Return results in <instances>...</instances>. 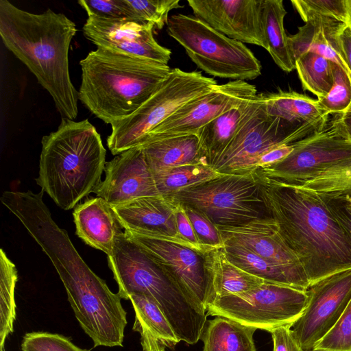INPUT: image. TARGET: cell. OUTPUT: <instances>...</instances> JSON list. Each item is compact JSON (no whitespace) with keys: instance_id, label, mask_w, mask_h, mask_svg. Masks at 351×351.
Segmentation results:
<instances>
[{"instance_id":"32","label":"cell","mask_w":351,"mask_h":351,"mask_svg":"<svg viewBox=\"0 0 351 351\" xmlns=\"http://www.w3.org/2000/svg\"><path fill=\"white\" fill-rule=\"evenodd\" d=\"M223 174L204 165L179 166L153 173L157 189L165 197Z\"/></svg>"},{"instance_id":"6","label":"cell","mask_w":351,"mask_h":351,"mask_svg":"<svg viewBox=\"0 0 351 351\" xmlns=\"http://www.w3.org/2000/svg\"><path fill=\"white\" fill-rule=\"evenodd\" d=\"M81 328L94 346H122L128 324L121 297L88 266L72 244L49 256Z\"/></svg>"},{"instance_id":"9","label":"cell","mask_w":351,"mask_h":351,"mask_svg":"<svg viewBox=\"0 0 351 351\" xmlns=\"http://www.w3.org/2000/svg\"><path fill=\"white\" fill-rule=\"evenodd\" d=\"M201 72L171 69L169 76L133 114L112 123L107 146L113 155H119L140 146L146 135L178 108L217 85Z\"/></svg>"},{"instance_id":"28","label":"cell","mask_w":351,"mask_h":351,"mask_svg":"<svg viewBox=\"0 0 351 351\" xmlns=\"http://www.w3.org/2000/svg\"><path fill=\"white\" fill-rule=\"evenodd\" d=\"M257 329L217 316L206 322L200 339L203 351H256L253 335Z\"/></svg>"},{"instance_id":"39","label":"cell","mask_w":351,"mask_h":351,"mask_svg":"<svg viewBox=\"0 0 351 351\" xmlns=\"http://www.w3.org/2000/svg\"><path fill=\"white\" fill-rule=\"evenodd\" d=\"M22 351H90L75 346L71 341L59 334L47 332L26 333L21 343Z\"/></svg>"},{"instance_id":"34","label":"cell","mask_w":351,"mask_h":351,"mask_svg":"<svg viewBox=\"0 0 351 351\" xmlns=\"http://www.w3.org/2000/svg\"><path fill=\"white\" fill-rule=\"evenodd\" d=\"M288 42L293 60L298 59L306 52H313L338 64L348 75L351 80V72L342 58L330 44L322 29L309 23L299 27L293 35L288 36Z\"/></svg>"},{"instance_id":"22","label":"cell","mask_w":351,"mask_h":351,"mask_svg":"<svg viewBox=\"0 0 351 351\" xmlns=\"http://www.w3.org/2000/svg\"><path fill=\"white\" fill-rule=\"evenodd\" d=\"M263 99V94L247 97L199 131L197 135L210 167L245 121L260 107Z\"/></svg>"},{"instance_id":"43","label":"cell","mask_w":351,"mask_h":351,"mask_svg":"<svg viewBox=\"0 0 351 351\" xmlns=\"http://www.w3.org/2000/svg\"><path fill=\"white\" fill-rule=\"evenodd\" d=\"M323 198L351 243V206L347 202L340 199Z\"/></svg>"},{"instance_id":"19","label":"cell","mask_w":351,"mask_h":351,"mask_svg":"<svg viewBox=\"0 0 351 351\" xmlns=\"http://www.w3.org/2000/svg\"><path fill=\"white\" fill-rule=\"evenodd\" d=\"M178 204L172 197L160 195L138 198L111 208L120 226L125 231L149 237L162 235L171 237L179 244L198 252L178 232L176 221Z\"/></svg>"},{"instance_id":"4","label":"cell","mask_w":351,"mask_h":351,"mask_svg":"<svg viewBox=\"0 0 351 351\" xmlns=\"http://www.w3.org/2000/svg\"><path fill=\"white\" fill-rule=\"evenodd\" d=\"M41 144L37 184L62 209L76 207L102 181L106 150L99 133L88 119L62 118Z\"/></svg>"},{"instance_id":"40","label":"cell","mask_w":351,"mask_h":351,"mask_svg":"<svg viewBox=\"0 0 351 351\" xmlns=\"http://www.w3.org/2000/svg\"><path fill=\"white\" fill-rule=\"evenodd\" d=\"M182 206L202 245L210 248L223 246V239L216 225L202 212L186 205Z\"/></svg>"},{"instance_id":"42","label":"cell","mask_w":351,"mask_h":351,"mask_svg":"<svg viewBox=\"0 0 351 351\" xmlns=\"http://www.w3.org/2000/svg\"><path fill=\"white\" fill-rule=\"evenodd\" d=\"M178 203L176 211V221L179 235L185 241L192 244L199 253L205 255L208 252L214 248L204 246L199 243L182 204L178 202Z\"/></svg>"},{"instance_id":"15","label":"cell","mask_w":351,"mask_h":351,"mask_svg":"<svg viewBox=\"0 0 351 351\" xmlns=\"http://www.w3.org/2000/svg\"><path fill=\"white\" fill-rule=\"evenodd\" d=\"M138 245L204 313L211 302L204 256L172 240L152 238L125 231Z\"/></svg>"},{"instance_id":"46","label":"cell","mask_w":351,"mask_h":351,"mask_svg":"<svg viewBox=\"0 0 351 351\" xmlns=\"http://www.w3.org/2000/svg\"><path fill=\"white\" fill-rule=\"evenodd\" d=\"M274 351H300L294 341L289 327H281L271 332Z\"/></svg>"},{"instance_id":"29","label":"cell","mask_w":351,"mask_h":351,"mask_svg":"<svg viewBox=\"0 0 351 351\" xmlns=\"http://www.w3.org/2000/svg\"><path fill=\"white\" fill-rule=\"evenodd\" d=\"M286 14L282 0H263V18L267 51L277 66L289 73L295 65L284 27Z\"/></svg>"},{"instance_id":"25","label":"cell","mask_w":351,"mask_h":351,"mask_svg":"<svg viewBox=\"0 0 351 351\" xmlns=\"http://www.w3.org/2000/svg\"><path fill=\"white\" fill-rule=\"evenodd\" d=\"M140 146L153 173L183 165H210L195 134L156 140Z\"/></svg>"},{"instance_id":"35","label":"cell","mask_w":351,"mask_h":351,"mask_svg":"<svg viewBox=\"0 0 351 351\" xmlns=\"http://www.w3.org/2000/svg\"><path fill=\"white\" fill-rule=\"evenodd\" d=\"M18 280L16 265L3 249L0 250V349L13 332L16 319L15 287Z\"/></svg>"},{"instance_id":"10","label":"cell","mask_w":351,"mask_h":351,"mask_svg":"<svg viewBox=\"0 0 351 351\" xmlns=\"http://www.w3.org/2000/svg\"><path fill=\"white\" fill-rule=\"evenodd\" d=\"M306 291L265 282L239 295L215 298L207 314L271 332L289 328L300 317L307 304Z\"/></svg>"},{"instance_id":"24","label":"cell","mask_w":351,"mask_h":351,"mask_svg":"<svg viewBox=\"0 0 351 351\" xmlns=\"http://www.w3.org/2000/svg\"><path fill=\"white\" fill-rule=\"evenodd\" d=\"M204 262L210 303L217 297L239 295L267 282L232 263L223 246L208 252Z\"/></svg>"},{"instance_id":"49","label":"cell","mask_w":351,"mask_h":351,"mask_svg":"<svg viewBox=\"0 0 351 351\" xmlns=\"http://www.w3.org/2000/svg\"><path fill=\"white\" fill-rule=\"evenodd\" d=\"M346 202H347L351 206V200Z\"/></svg>"},{"instance_id":"36","label":"cell","mask_w":351,"mask_h":351,"mask_svg":"<svg viewBox=\"0 0 351 351\" xmlns=\"http://www.w3.org/2000/svg\"><path fill=\"white\" fill-rule=\"evenodd\" d=\"M132 19L152 23L155 29H162L167 23L171 10L182 8L180 0H124Z\"/></svg>"},{"instance_id":"44","label":"cell","mask_w":351,"mask_h":351,"mask_svg":"<svg viewBox=\"0 0 351 351\" xmlns=\"http://www.w3.org/2000/svg\"><path fill=\"white\" fill-rule=\"evenodd\" d=\"M328 41L351 72V28L346 24Z\"/></svg>"},{"instance_id":"1","label":"cell","mask_w":351,"mask_h":351,"mask_svg":"<svg viewBox=\"0 0 351 351\" xmlns=\"http://www.w3.org/2000/svg\"><path fill=\"white\" fill-rule=\"evenodd\" d=\"M256 172L269 215L298 257L309 287L351 268V243L324 198L315 191Z\"/></svg>"},{"instance_id":"14","label":"cell","mask_w":351,"mask_h":351,"mask_svg":"<svg viewBox=\"0 0 351 351\" xmlns=\"http://www.w3.org/2000/svg\"><path fill=\"white\" fill-rule=\"evenodd\" d=\"M257 94L256 86L246 81L232 80L217 84L178 108L150 131L141 145L159 139L197 135L206 125L239 101Z\"/></svg>"},{"instance_id":"26","label":"cell","mask_w":351,"mask_h":351,"mask_svg":"<svg viewBox=\"0 0 351 351\" xmlns=\"http://www.w3.org/2000/svg\"><path fill=\"white\" fill-rule=\"evenodd\" d=\"M265 101L268 112L298 128L320 130L330 115L322 108L317 99L293 90L265 95Z\"/></svg>"},{"instance_id":"7","label":"cell","mask_w":351,"mask_h":351,"mask_svg":"<svg viewBox=\"0 0 351 351\" xmlns=\"http://www.w3.org/2000/svg\"><path fill=\"white\" fill-rule=\"evenodd\" d=\"M167 32L208 75L246 81L261 74L260 61L244 43L217 32L194 15H171Z\"/></svg>"},{"instance_id":"37","label":"cell","mask_w":351,"mask_h":351,"mask_svg":"<svg viewBox=\"0 0 351 351\" xmlns=\"http://www.w3.org/2000/svg\"><path fill=\"white\" fill-rule=\"evenodd\" d=\"M333 84L329 93L317 101L328 114L344 111L351 103V80L346 71L332 62Z\"/></svg>"},{"instance_id":"13","label":"cell","mask_w":351,"mask_h":351,"mask_svg":"<svg viewBox=\"0 0 351 351\" xmlns=\"http://www.w3.org/2000/svg\"><path fill=\"white\" fill-rule=\"evenodd\" d=\"M306 291L305 309L289 328L300 351H313L351 300V268L317 282Z\"/></svg>"},{"instance_id":"17","label":"cell","mask_w":351,"mask_h":351,"mask_svg":"<svg viewBox=\"0 0 351 351\" xmlns=\"http://www.w3.org/2000/svg\"><path fill=\"white\" fill-rule=\"evenodd\" d=\"M194 16L225 36L267 51L263 0H188Z\"/></svg>"},{"instance_id":"38","label":"cell","mask_w":351,"mask_h":351,"mask_svg":"<svg viewBox=\"0 0 351 351\" xmlns=\"http://www.w3.org/2000/svg\"><path fill=\"white\" fill-rule=\"evenodd\" d=\"M313 351H351V300L337 323Z\"/></svg>"},{"instance_id":"31","label":"cell","mask_w":351,"mask_h":351,"mask_svg":"<svg viewBox=\"0 0 351 351\" xmlns=\"http://www.w3.org/2000/svg\"><path fill=\"white\" fill-rule=\"evenodd\" d=\"M323 197L344 202L351 200V158L319 171L300 184Z\"/></svg>"},{"instance_id":"18","label":"cell","mask_w":351,"mask_h":351,"mask_svg":"<svg viewBox=\"0 0 351 351\" xmlns=\"http://www.w3.org/2000/svg\"><path fill=\"white\" fill-rule=\"evenodd\" d=\"M104 171V180L93 193L111 207L144 197L160 195L141 146L126 150L107 162Z\"/></svg>"},{"instance_id":"11","label":"cell","mask_w":351,"mask_h":351,"mask_svg":"<svg viewBox=\"0 0 351 351\" xmlns=\"http://www.w3.org/2000/svg\"><path fill=\"white\" fill-rule=\"evenodd\" d=\"M317 130L298 128L267 110L264 99L211 167L221 173L255 171L258 158L268 150L306 138Z\"/></svg>"},{"instance_id":"45","label":"cell","mask_w":351,"mask_h":351,"mask_svg":"<svg viewBox=\"0 0 351 351\" xmlns=\"http://www.w3.org/2000/svg\"><path fill=\"white\" fill-rule=\"evenodd\" d=\"M293 150V143L280 145L268 150L258 158L255 170L272 165L284 160Z\"/></svg>"},{"instance_id":"8","label":"cell","mask_w":351,"mask_h":351,"mask_svg":"<svg viewBox=\"0 0 351 351\" xmlns=\"http://www.w3.org/2000/svg\"><path fill=\"white\" fill-rule=\"evenodd\" d=\"M176 201L204 213L215 225L232 226L271 218L256 171L223 174L181 190Z\"/></svg>"},{"instance_id":"3","label":"cell","mask_w":351,"mask_h":351,"mask_svg":"<svg viewBox=\"0 0 351 351\" xmlns=\"http://www.w3.org/2000/svg\"><path fill=\"white\" fill-rule=\"evenodd\" d=\"M78 99L96 117L112 125L133 114L162 84L168 64L101 47L80 60Z\"/></svg>"},{"instance_id":"21","label":"cell","mask_w":351,"mask_h":351,"mask_svg":"<svg viewBox=\"0 0 351 351\" xmlns=\"http://www.w3.org/2000/svg\"><path fill=\"white\" fill-rule=\"evenodd\" d=\"M76 234L89 246L112 254L120 230L111 206L101 197L86 199L73 213Z\"/></svg>"},{"instance_id":"5","label":"cell","mask_w":351,"mask_h":351,"mask_svg":"<svg viewBox=\"0 0 351 351\" xmlns=\"http://www.w3.org/2000/svg\"><path fill=\"white\" fill-rule=\"evenodd\" d=\"M108 262L121 299L128 300L132 293L151 298L180 341L195 344L200 339L208 314L124 232H118Z\"/></svg>"},{"instance_id":"48","label":"cell","mask_w":351,"mask_h":351,"mask_svg":"<svg viewBox=\"0 0 351 351\" xmlns=\"http://www.w3.org/2000/svg\"><path fill=\"white\" fill-rule=\"evenodd\" d=\"M347 12L346 24L351 28V0H344Z\"/></svg>"},{"instance_id":"12","label":"cell","mask_w":351,"mask_h":351,"mask_svg":"<svg viewBox=\"0 0 351 351\" xmlns=\"http://www.w3.org/2000/svg\"><path fill=\"white\" fill-rule=\"evenodd\" d=\"M284 160L256 169L262 176L290 184H300L327 167L351 158V139L342 128L338 114H330L325 126L293 143Z\"/></svg>"},{"instance_id":"50","label":"cell","mask_w":351,"mask_h":351,"mask_svg":"<svg viewBox=\"0 0 351 351\" xmlns=\"http://www.w3.org/2000/svg\"><path fill=\"white\" fill-rule=\"evenodd\" d=\"M0 351H5L4 348L0 349Z\"/></svg>"},{"instance_id":"27","label":"cell","mask_w":351,"mask_h":351,"mask_svg":"<svg viewBox=\"0 0 351 351\" xmlns=\"http://www.w3.org/2000/svg\"><path fill=\"white\" fill-rule=\"evenodd\" d=\"M223 247L228 259L232 263L267 282L304 291L309 287V282L305 275L276 265L243 245L225 241Z\"/></svg>"},{"instance_id":"16","label":"cell","mask_w":351,"mask_h":351,"mask_svg":"<svg viewBox=\"0 0 351 351\" xmlns=\"http://www.w3.org/2000/svg\"><path fill=\"white\" fill-rule=\"evenodd\" d=\"M154 29L152 23L127 18L88 16L82 32L97 47L167 64L171 52L156 40Z\"/></svg>"},{"instance_id":"23","label":"cell","mask_w":351,"mask_h":351,"mask_svg":"<svg viewBox=\"0 0 351 351\" xmlns=\"http://www.w3.org/2000/svg\"><path fill=\"white\" fill-rule=\"evenodd\" d=\"M128 300L135 314L132 330L140 334L143 351H166L180 341L164 313L151 298L132 293Z\"/></svg>"},{"instance_id":"47","label":"cell","mask_w":351,"mask_h":351,"mask_svg":"<svg viewBox=\"0 0 351 351\" xmlns=\"http://www.w3.org/2000/svg\"><path fill=\"white\" fill-rule=\"evenodd\" d=\"M338 119L346 134L351 139V103L344 111L338 113Z\"/></svg>"},{"instance_id":"2","label":"cell","mask_w":351,"mask_h":351,"mask_svg":"<svg viewBox=\"0 0 351 351\" xmlns=\"http://www.w3.org/2000/svg\"><path fill=\"white\" fill-rule=\"evenodd\" d=\"M73 21L48 8L34 14L0 0V36L5 47L51 96L62 118L75 121L78 90L69 73V51L77 33Z\"/></svg>"},{"instance_id":"33","label":"cell","mask_w":351,"mask_h":351,"mask_svg":"<svg viewBox=\"0 0 351 351\" xmlns=\"http://www.w3.org/2000/svg\"><path fill=\"white\" fill-rule=\"evenodd\" d=\"M303 89L318 98L326 96L333 84L332 62L313 52H306L295 60Z\"/></svg>"},{"instance_id":"41","label":"cell","mask_w":351,"mask_h":351,"mask_svg":"<svg viewBox=\"0 0 351 351\" xmlns=\"http://www.w3.org/2000/svg\"><path fill=\"white\" fill-rule=\"evenodd\" d=\"M78 4L88 16L102 19H130V11L124 0H80Z\"/></svg>"},{"instance_id":"20","label":"cell","mask_w":351,"mask_h":351,"mask_svg":"<svg viewBox=\"0 0 351 351\" xmlns=\"http://www.w3.org/2000/svg\"><path fill=\"white\" fill-rule=\"evenodd\" d=\"M217 228L223 241L243 245L276 265L306 276L298 257L281 237L272 218L256 219L238 226H217Z\"/></svg>"},{"instance_id":"30","label":"cell","mask_w":351,"mask_h":351,"mask_svg":"<svg viewBox=\"0 0 351 351\" xmlns=\"http://www.w3.org/2000/svg\"><path fill=\"white\" fill-rule=\"evenodd\" d=\"M291 3L302 20L320 27L328 40L346 24L344 0H292Z\"/></svg>"}]
</instances>
